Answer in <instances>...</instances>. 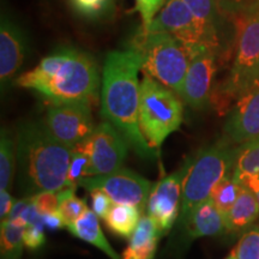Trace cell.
<instances>
[{"instance_id": "1", "label": "cell", "mask_w": 259, "mask_h": 259, "mask_svg": "<svg viewBox=\"0 0 259 259\" xmlns=\"http://www.w3.org/2000/svg\"><path fill=\"white\" fill-rule=\"evenodd\" d=\"M141 70L142 58L131 48L107 54L102 69L101 113L124 136L130 149L141 157L150 158L153 148L139 124Z\"/></svg>"}, {"instance_id": "2", "label": "cell", "mask_w": 259, "mask_h": 259, "mask_svg": "<svg viewBox=\"0 0 259 259\" xmlns=\"http://www.w3.org/2000/svg\"><path fill=\"white\" fill-rule=\"evenodd\" d=\"M21 88L35 90L53 103L95 101L100 76L95 60L76 48H60L17 77Z\"/></svg>"}, {"instance_id": "3", "label": "cell", "mask_w": 259, "mask_h": 259, "mask_svg": "<svg viewBox=\"0 0 259 259\" xmlns=\"http://www.w3.org/2000/svg\"><path fill=\"white\" fill-rule=\"evenodd\" d=\"M73 149L60 143L46 124H28L19 130L16 156L21 186L28 194L66 187Z\"/></svg>"}, {"instance_id": "4", "label": "cell", "mask_w": 259, "mask_h": 259, "mask_svg": "<svg viewBox=\"0 0 259 259\" xmlns=\"http://www.w3.org/2000/svg\"><path fill=\"white\" fill-rule=\"evenodd\" d=\"M234 145L228 138L223 137L186 161L179 216V222L183 226L194 209L210 198L213 187L232 173L238 149V145Z\"/></svg>"}, {"instance_id": "5", "label": "cell", "mask_w": 259, "mask_h": 259, "mask_svg": "<svg viewBox=\"0 0 259 259\" xmlns=\"http://www.w3.org/2000/svg\"><path fill=\"white\" fill-rule=\"evenodd\" d=\"M131 50L142 58V70L181 95L192 54L183 42L164 31L141 29Z\"/></svg>"}, {"instance_id": "6", "label": "cell", "mask_w": 259, "mask_h": 259, "mask_svg": "<svg viewBox=\"0 0 259 259\" xmlns=\"http://www.w3.org/2000/svg\"><path fill=\"white\" fill-rule=\"evenodd\" d=\"M179 94L144 73L141 82L139 124L151 148H160L168 136L180 128L184 105Z\"/></svg>"}, {"instance_id": "7", "label": "cell", "mask_w": 259, "mask_h": 259, "mask_svg": "<svg viewBox=\"0 0 259 259\" xmlns=\"http://www.w3.org/2000/svg\"><path fill=\"white\" fill-rule=\"evenodd\" d=\"M241 19L231 71L219 90L225 105L235 101L239 94L259 77V12Z\"/></svg>"}, {"instance_id": "8", "label": "cell", "mask_w": 259, "mask_h": 259, "mask_svg": "<svg viewBox=\"0 0 259 259\" xmlns=\"http://www.w3.org/2000/svg\"><path fill=\"white\" fill-rule=\"evenodd\" d=\"M147 31H164L173 35L189 48L191 54L211 51L220 56L221 45L194 18L184 0H167Z\"/></svg>"}, {"instance_id": "9", "label": "cell", "mask_w": 259, "mask_h": 259, "mask_svg": "<svg viewBox=\"0 0 259 259\" xmlns=\"http://www.w3.org/2000/svg\"><path fill=\"white\" fill-rule=\"evenodd\" d=\"M128 143L114 125L105 121L97 125L92 135L74 149L89 156V177L106 176L124 168Z\"/></svg>"}, {"instance_id": "10", "label": "cell", "mask_w": 259, "mask_h": 259, "mask_svg": "<svg viewBox=\"0 0 259 259\" xmlns=\"http://www.w3.org/2000/svg\"><path fill=\"white\" fill-rule=\"evenodd\" d=\"M79 186L88 190H101L114 204H130L144 212L153 183L134 170L121 168L106 176L87 177L80 180Z\"/></svg>"}, {"instance_id": "11", "label": "cell", "mask_w": 259, "mask_h": 259, "mask_svg": "<svg viewBox=\"0 0 259 259\" xmlns=\"http://www.w3.org/2000/svg\"><path fill=\"white\" fill-rule=\"evenodd\" d=\"M45 124L54 138L71 149L85 141L95 130L89 103L84 102L53 103Z\"/></svg>"}, {"instance_id": "12", "label": "cell", "mask_w": 259, "mask_h": 259, "mask_svg": "<svg viewBox=\"0 0 259 259\" xmlns=\"http://www.w3.org/2000/svg\"><path fill=\"white\" fill-rule=\"evenodd\" d=\"M187 162L163 179L158 181L151 189L149 196L147 211L156 223L160 234H166L179 220L181 211V196H183V180L185 176Z\"/></svg>"}, {"instance_id": "13", "label": "cell", "mask_w": 259, "mask_h": 259, "mask_svg": "<svg viewBox=\"0 0 259 259\" xmlns=\"http://www.w3.org/2000/svg\"><path fill=\"white\" fill-rule=\"evenodd\" d=\"M225 137L235 145L259 138V77L235 99L227 116Z\"/></svg>"}, {"instance_id": "14", "label": "cell", "mask_w": 259, "mask_h": 259, "mask_svg": "<svg viewBox=\"0 0 259 259\" xmlns=\"http://www.w3.org/2000/svg\"><path fill=\"white\" fill-rule=\"evenodd\" d=\"M28 52V38L8 9L0 15V83L6 88L21 70Z\"/></svg>"}, {"instance_id": "15", "label": "cell", "mask_w": 259, "mask_h": 259, "mask_svg": "<svg viewBox=\"0 0 259 259\" xmlns=\"http://www.w3.org/2000/svg\"><path fill=\"white\" fill-rule=\"evenodd\" d=\"M219 54L200 51L193 54L180 97L194 109H203L211 101L212 80L218 70Z\"/></svg>"}, {"instance_id": "16", "label": "cell", "mask_w": 259, "mask_h": 259, "mask_svg": "<svg viewBox=\"0 0 259 259\" xmlns=\"http://www.w3.org/2000/svg\"><path fill=\"white\" fill-rule=\"evenodd\" d=\"M199 24L219 42L227 47L229 41L228 16L220 9L216 0H184Z\"/></svg>"}, {"instance_id": "17", "label": "cell", "mask_w": 259, "mask_h": 259, "mask_svg": "<svg viewBox=\"0 0 259 259\" xmlns=\"http://www.w3.org/2000/svg\"><path fill=\"white\" fill-rule=\"evenodd\" d=\"M185 228L190 239L219 235L226 233V219L212 199L208 198L191 213L185 223Z\"/></svg>"}, {"instance_id": "18", "label": "cell", "mask_w": 259, "mask_h": 259, "mask_svg": "<svg viewBox=\"0 0 259 259\" xmlns=\"http://www.w3.org/2000/svg\"><path fill=\"white\" fill-rule=\"evenodd\" d=\"M160 235L154 220L149 215H142L121 259H154Z\"/></svg>"}, {"instance_id": "19", "label": "cell", "mask_w": 259, "mask_h": 259, "mask_svg": "<svg viewBox=\"0 0 259 259\" xmlns=\"http://www.w3.org/2000/svg\"><path fill=\"white\" fill-rule=\"evenodd\" d=\"M259 218V202L255 193L241 184L238 199L226 216V233H238Z\"/></svg>"}, {"instance_id": "20", "label": "cell", "mask_w": 259, "mask_h": 259, "mask_svg": "<svg viewBox=\"0 0 259 259\" xmlns=\"http://www.w3.org/2000/svg\"><path fill=\"white\" fill-rule=\"evenodd\" d=\"M67 229L73 236L95 246L111 259H121L120 255L116 253L112 246L109 245L101 227H100L99 218L93 210H87L78 220L67 226Z\"/></svg>"}, {"instance_id": "21", "label": "cell", "mask_w": 259, "mask_h": 259, "mask_svg": "<svg viewBox=\"0 0 259 259\" xmlns=\"http://www.w3.org/2000/svg\"><path fill=\"white\" fill-rule=\"evenodd\" d=\"M66 2L74 15L90 23L112 21L115 15L116 0H66Z\"/></svg>"}, {"instance_id": "22", "label": "cell", "mask_w": 259, "mask_h": 259, "mask_svg": "<svg viewBox=\"0 0 259 259\" xmlns=\"http://www.w3.org/2000/svg\"><path fill=\"white\" fill-rule=\"evenodd\" d=\"M142 213L143 212L135 205L114 204L105 221L109 231L122 238L130 239L134 234L135 229L137 228Z\"/></svg>"}, {"instance_id": "23", "label": "cell", "mask_w": 259, "mask_h": 259, "mask_svg": "<svg viewBox=\"0 0 259 259\" xmlns=\"http://www.w3.org/2000/svg\"><path fill=\"white\" fill-rule=\"evenodd\" d=\"M259 173V138L238 145L232 174L239 181Z\"/></svg>"}, {"instance_id": "24", "label": "cell", "mask_w": 259, "mask_h": 259, "mask_svg": "<svg viewBox=\"0 0 259 259\" xmlns=\"http://www.w3.org/2000/svg\"><path fill=\"white\" fill-rule=\"evenodd\" d=\"M24 229L25 226L17 225L9 220H3L0 234V250L3 258L19 259L24 246Z\"/></svg>"}, {"instance_id": "25", "label": "cell", "mask_w": 259, "mask_h": 259, "mask_svg": "<svg viewBox=\"0 0 259 259\" xmlns=\"http://www.w3.org/2000/svg\"><path fill=\"white\" fill-rule=\"evenodd\" d=\"M240 187L241 183L232 173L223 178L218 185L213 187L210 198L212 199L213 204L218 206L220 211L225 215V219L238 199Z\"/></svg>"}, {"instance_id": "26", "label": "cell", "mask_w": 259, "mask_h": 259, "mask_svg": "<svg viewBox=\"0 0 259 259\" xmlns=\"http://www.w3.org/2000/svg\"><path fill=\"white\" fill-rule=\"evenodd\" d=\"M58 194H59V213L66 227L78 220L88 210L85 200L78 198L74 194L73 187H65L58 191Z\"/></svg>"}, {"instance_id": "27", "label": "cell", "mask_w": 259, "mask_h": 259, "mask_svg": "<svg viewBox=\"0 0 259 259\" xmlns=\"http://www.w3.org/2000/svg\"><path fill=\"white\" fill-rule=\"evenodd\" d=\"M15 168V144L3 130L0 138V190L11 187Z\"/></svg>"}, {"instance_id": "28", "label": "cell", "mask_w": 259, "mask_h": 259, "mask_svg": "<svg viewBox=\"0 0 259 259\" xmlns=\"http://www.w3.org/2000/svg\"><path fill=\"white\" fill-rule=\"evenodd\" d=\"M90 160L89 156L78 149H73L72 156H71L69 173H67L66 187H73L76 189L79 186L80 180L83 178L89 177Z\"/></svg>"}, {"instance_id": "29", "label": "cell", "mask_w": 259, "mask_h": 259, "mask_svg": "<svg viewBox=\"0 0 259 259\" xmlns=\"http://www.w3.org/2000/svg\"><path fill=\"white\" fill-rule=\"evenodd\" d=\"M228 17H247L259 12V0H216Z\"/></svg>"}, {"instance_id": "30", "label": "cell", "mask_w": 259, "mask_h": 259, "mask_svg": "<svg viewBox=\"0 0 259 259\" xmlns=\"http://www.w3.org/2000/svg\"><path fill=\"white\" fill-rule=\"evenodd\" d=\"M234 251L236 259H259V227L245 233Z\"/></svg>"}, {"instance_id": "31", "label": "cell", "mask_w": 259, "mask_h": 259, "mask_svg": "<svg viewBox=\"0 0 259 259\" xmlns=\"http://www.w3.org/2000/svg\"><path fill=\"white\" fill-rule=\"evenodd\" d=\"M166 3L167 0H135L136 11L139 14L142 21V30H148L158 12L166 5Z\"/></svg>"}, {"instance_id": "32", "label": "cell", "mask_w": 259, "mask_h": 259, "mask_svg": "<svg viewBox=\"0 0 259 259\" xmlns=\"http://www.w3.org/2000/svg\"><path fill=\"white\" fill-rule=\"evenodd\" d=\"M32 202L41 215L59 212V194L58 191H44L31 196Z\"/></svg>"}, {"instance_id": "33", "label": "cell", "mask_w": 259, "mask_h": 259, "mask_svg": "<svg viewBox=\"0 0 259 259\" xmlns=\"http://www.w3.org/2000/svg\"><path fill=\"white\" fill-rule=\"evenodd\" d=\"M44 223H29L25 226L23 241L24 246L29 250L35 251L42 247L46 241V236L44 233Z\"/></svg>"}, {"instance_id": "34", "label": "cell", "mask_w": 259, "mask_h": 259, "mask_svg": "<svg viewBox=\"0 0 259 259\" xmlns=\"http://www.w3.org/2000/svg\"><path fill=\"white\" fill-rule=\"evenodd\" d=\"M90 196H92L93 211L96 213L97 218L105 220L111 211L112 206L114 205L113 200L101 190L90 191Z\"/></svg>"}, {"instance_id": "35", "label": "cell", "mask_w": 259, "mask_h": 259, "mask_svg": "<svg viewBox=\"0 0 259 259\" xmlns=\"http://www.w3.org/2000/svg\"><path fill=\"white\" fill-rule=\"evenodd\" d=\"M15 203L16 200L12 198L8 190H0V218H2V221L8 219Z\"/></svg>"}, {"instance_id": "36", "label": "cell", "mask_w": 259, "mask_h": 259, "mask_svg": "<svg viewBox=\"0 0 259 259\" xmlns=\"http://www.w3.org/2000/svg\"><path fill=\"white\" fill-rule=\"evenodd\" d=\"M42 222H44V226L47 227L50 231H58V229L64 228L65 222L64 220L61 219L60 213H47V215H42Z\"/></svg>"}, {"instance_id": "37", "label": "cell", "mask_w": 259, "mask_h": 259, "mask_svg": "<svg viewBox=\"0 0 259 259\" xmlns=\"http://www.w3.org/2000/svg\"><path fill=\"white\" fill-rule=\"evenodd\" d=\"M240 183L245 184L246 186L250 187V189L253 191V192L255 193V196H257L258 202H259V173L245 178V179H242Z\"/></svg>"}, {"instance_id": "38", "label": "cell", "mask_w": 259, "mask_h": 259, "mask_svg": "<svg viewBox=\"0 0 259 259\" xmlns=\"http://www.w3.org/2000/svg\"><path fill=\"white\" fill-rule=\"evenodd\" d=\"M225 259H236V257H235V251H233L232 253L229 254L227 258H225Z\"/></svg>"}]
</instances>
